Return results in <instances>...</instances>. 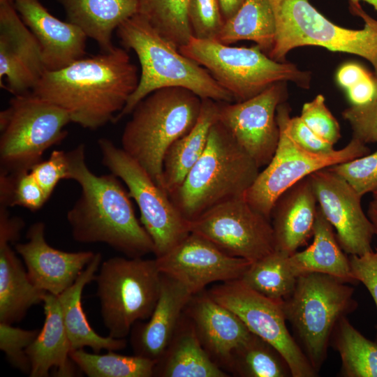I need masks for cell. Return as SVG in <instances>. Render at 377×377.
<instances>
[{
    "label": "cell",
    "mask_w": 377,
    "mask_h": 377,
    "mask_svg": "<svg viewBox=\"0 0 377 377\" xmlns=\"http://www.w3.org/2000/svg\"><path fill=\"white\" fill-rule=\"evenodd\" d=\"M219 101L202 99L201 110L194 127L175 141L163 162V186L169 195L183 182L202 154L212 126L218 120Z\"/></svg>",
    "instance_id": "f546056e"
},
{
    "label": "cell",
    "mask_w": 377,
    "mask_h": 377,
    "mask_svg": "<svg viewBox=\"0 0 377 377\" xmlns=\"http://www.w3.org/2000/svg\"><path fill=\"white\" fill-rule=\"evenodd\" d=\"M288 125L293 139L304 149L315 153H330L335 149L334 145L313 132L300 116L290 117Z\"/></svg>",
    "instance_id": "f6af8a7d"
},
{
    "label": "cell",
    "mask_w": 377,
    "mask_h": 377,
    "mask_svg": "<svg viewBox=\"0 0 377 377\" xmlns=\"http://www.w3.org/2000/svg\"><path fill=\"white\" fill-rule=\"evenodd\" d=\"M68 179L77 182L79 198L66 219L80 243H104L128 258L154 253L150 235L135 216L128 192L114 174L96 175L85 161V146L66 152Z\"/></svg>",
    "instance_id": "7a4b0ae2"
},
{
    "label": "cell",
    "mask_w": 377,
    "mask_h": 377,
    "mask_svg": "<svg viewBox=\"0 0 377 377\" xmlns=\"http://www.w3.org/2000/svg\"><path fill=\"white\" fill-rule=\"evenodd\" d=\"M116 32L124 48L132 50L137 55L140 75L137 88L114 123L130 114L147 95L164 87H184L202 99L235 101L232 96L204 67L182 54L138 15L125 20Z\"/></svg>",
    "instance_id": "3957f363"
},
{
    "label": "cell",
    "mask_w": 377,
    "mask_h": 377,
    "mask_svg": "<svg viewBox=\"0 0 377 377\" xmlns=\"http://www.w3.org/2000/svg\"><path fill=\"white\" fill-rule=\"evenodd\" d=\"M286 83H275L244 101L219 102L218 121L259 168L270 162L278 145L276 114L278 106L286 98Z\"/></svg>",
    "instance_id": "9a60e30c"
},
{
    "label": "cell",
    "mask_w": 377,
    "mask_h": 377,
    "mask_svg": "<svg viewBox=\"0 0 377 377\" xmlns=\"http://www.w3.org/2000/svg\"><path fill=\"white\" fill-rule=\"evenodd\" d=\"M15 0H0V2H13L15 3Z\"/></svg>",
    "instance_id": "f5cc1de1"
},
{
    "label": "cell",
    "mask_w": 377,
    "mask_h": 377,
    "mask_svg": "<svg viewBox=\"0 0 377 377\" xmlns=\"http://www.w3.org/2000/svg\"><path fill=\"white\" fill-rule=\"evenodd\" d=\"M139 79L126 49L115 47L45 71L32 92L64 110L71 122L96 130L114 121Z\"/></svg>",
    "instance_id": "6da1fadb"
},
{
    "label": "cell",
    "mask_w": 377,
    "mask_h": 377,
    "mask_svg": "<svg viewBox=\"0 0 377 377\" xmlns=\"http://www.w3.org/2000/svg\"><path fill=\"white\" fill-rule=\"evenodd\" d=\"M40 45L15 3L0 2V86L13 96L32 91L45 71Z\"/></svg>",
    "instance_id": "ac0fdd59"
},
{
    "label": "cell",
    "mask_w": 377,
    "mask_h": 377,
    "mask_svg": "<svg viewBox=\"0 0 377 377\" xmlns=\"http://www.w3.org/2000/svg\"><path fill=\"white\" fill-rule=\"evenodd\" d=\"M30 172L49 199L59 182L68 179L66 152L61 150L52 151L47 159L36 164Z\"/></svg>",
    "instance_id": "7bdbcfd3"
},
{
    "label": "cell",
    "mask_w": 377,
    "mask_h": 377,
    "mask_svg": "<svg viewBox=\"0 0 377 377\" xmlns=\"http://www.w3.org/2000/svg\"><path fill=\"white\" fill-rule=\"evenodd\" d=\"M64 8L67 21L93 39L103 52L116 47L112 34L125 20L137 13V0H57Z\"/></svg>",
    "instance_id": "4316f807"
},
{
    "label": "cell",
    "mask_w": 377,
    "mask_h": 377,
    "mask_svg": "<svg viewBox=\"0 0 377 377\" xmlns=\"http://www.w3.org/2000/svg\"><path fill=\"white\" fill-rule=\"evenodd\" d=\"M188 18L199 39H216L224 24L217 0H189Z\"/></svg>",
    "instance_id": "ab89813d"
},
{
    "label": "cell",
    "mask_w": 377,
    "mask_h": 377,
    "mask_svg": "<svg viewBox=\"0 0 377 377\" xmlns=\"http://www.w3.org/2000/svg\"><path fill=\"white\" fill-rule=\"evenodd\" d=\"M300 117L317 135L332 145L341 138V129L336 118L325 105V97L319 94L305 103Z\"/></svg>",
    "instance_id": "60d3db41"
},
{
    "label": "cell",
    "mask_w": 377,
    "mask_h": 377,
    "mask_svg": "<svg viewBox=\"0 0 377 377\" xmlns=\"http://www.w3.org/2000/svg\"><path fill=\"white\" fill-rule=\"evenodd\" d=\"M15 7L40 45L46 71L84 57L87 37L79 27L54 17L39 0H15Z\"/></svg>",
    "instance_id": "7402d4cb"
},
{
    "label": "cell",
    "mask_w": 377,
    "mask_h": 377,
    "mask_svg": "<svg viewBox=\"0 0 377 377\" xmlns=\"http://www.w3.org/2000/svg\"><path fill=\"white\" fill-rule=\"evenodd\" d=\"M259 169L217 120L210 128L202 154L169 196L182 216L191 221L218 204L244 197Z\"/></svg>",
    "instance_id": "277c9868"
},
{
    "label": "cell",
    "mask_w": 377,
    "mask_h": 377,
    "mask_svg": "<svg viewBox=\"0 0 377 377\" xmlns=\"http://www.w3.org/2000/svg\"><path fill=\"white\" fill-rule=\"evenodd\" d=\"M333 229L318 206L312 244L289 256L290 267L297 276L318 272L348 283H357L351 274L349 258L341 249Z\"/></svg>",
    "instance_id": "f1b7e54d"
},
{
    "label": "cell",
    "mask_w": 377,
    "mask_h": 377,
    "mask_svg": "<svg viewBox=\"0 0 377 377\" xmlns=\"http://www.w3.org/2000/svg\"><path fill=\"white\" fill-rule=\"evenodd\" d=\"M226 370L241 377L292 376L282 355L253 333L232 353Z\"/></svg>",
    "instance_id": "d6a6232c"
},
{
    "label": "cell",
    "mask_w": 377,
    "mask_h": 377,
    "mask_svg": "<svg viewBox=\"0 0 377 377\" xmlns=\"http://www.w3.org/2000/svg\"><path fill=\"white\" fill-rule=\"evenodd\" d=\"M275 37V17L269 0H245L237 12L224 22L215 40L228 45L239 40H252L268 55Z\"/></svg>",
    "instance_id": "4dcf8cb0"
},
{
    "label": "cell",
    "mask_w": 377,
    "mask_h": 377,
    "mask_svg": "<svg viewBox=\"0 0 377 377\" xmlns=\"http://www.w3.org/2000/svg\"><path fill=\"white\" fill-rule=\"evenodd\" d=\"M367 216L373 224L375 235H377V200L374 199L369 202Z\"/></svg>",
    "instance_id": "681fc988"
},
{
    "label": "cell",
    "mask_w": 377,
    "mask_h": 377,
    "mask_svg": "<svg viewBox=\"0 0 377 377\" xmlns=\"http://www.w3.org/2000/svg\"><path fill=\"white\" fill-rule=\"evenodd\" d=\"M372 193H373L374 199L377 200V190L373 192Z\"/></svg>",
    "instance_id": "816d5d0a"
},
{
    "label": "cell",
    "mask_w": 377,
    "mask_h": 377,
    "mask_svg": "<svg viewBox=\"0 0 377 377\" xmlns=\"http://www.w3.org/2000/svg\"><path fill=\"white\" fill-rule=\"evenodd\" d=\"M179 50L204 67L236 102L251 98L277 82L290 81L305 89L310 85V72L272 59L257 45L231 47L192 36Z\"/></svg>",
    "instance_id": "ba28073f"
},
{
    "label": "cell",
    "mask_w": 377,
    "mask_h": 377,
    "mask_svg": "<svg viewBox=\"0 0 377 377\" xmlns=\"http://www.w3.org/2000/svg\"><path fill=\"white\" fill-rule=\"evenodd\" d=\"M45 225L37 221L27 231V241L15 244L33 284L41 290L59 295L75 281L94 258L90 251L67 252L51 246L45 237Z\"/></svg>",
    "instance_id": "d6986e66"
},
{
    "label": "cell",
    "mask_w": 377,
    "mask_h": 377,
    "mask_svg": "<svg viewBox=\"0 0 377 377\" xmlns=\"http://www.w3.org/2000/svg\"><path fill=\"white\" fill-rule=\"evenodd\" d=\"M353 130V138L364 144L377 142V99L362 105H351L342 112Z\"/></svg>",
    "instance_id": "b9f144b4"
},
{
    "label": "cell",
    "mask_w": 377,
    "mask_h": 377,
    "mask_svg": "<svg viewBox=\"0 0 377 377\" xmlns=\"http://www.w3.org/2000/svg\"><path fill=\"white\" fill-rule=\"evenodd\" d=\"M224 22L232 17L245 0H217Z\"/></svg>",
    "instance_id": "c3c4849f"
},
{
    "label": "cell",
    "mask_w": 377,
    "mask_h": 377,
    "mask_svg": "<svg viewBox=\"0 0 377 377\" xmlns=\"http://www.w3.org/2000/svg\"><path fill=\"white\" fill-rule=\"evenodd\" d=\"M290 256L274 250L252 263L239 279L259 294L282 302L292 294L297 279L290 267Z\"/></svg>",
    "instance_id": "836d02e7"
},
{
    "label": "cell",
    "mask_w": 377,
    "mask_h": 377,
    "mask_svg": "<svg viewBox=\"0 0 377 377\" xmlns=\"http://www.w3.org/2000/svg\"><path fill=\"white\" fill-rule=\"evenodd\" d=\"M102 256L95 253L94 258L80 273L73 284L57 295L71 350L89 347L94 353L102 350H119L126 346L125 339L102 337L90 326L82 304L84 286L94 281L101 264Z\"/></svg>",
    "instance_id": "484cf974"
},
{
    "label": "cell",
    "mask_w": 377,
    "mask_h": 377,
    "mask_svg": "<svg viewBox=\"0 0 377 377\" xmlns=\"http://www.w3.org/2000/svg\"><path fill=\"white\" fill-rule=\"evenodd\" d=\"M68 114L32 91L13 96L0 112V172L30 171L67 136Z\"/></svg>",
    "instance_id": "9c48e42d"
},
{
    "label": "cell",
    "mask_w": 377,
    "mask_h": 377,
    "mask_svg": "<svg viewBox=\"0 0 377 377\" xmlns=\"http://www.w3.org/2000/svg\"><path fill=\"white\" fill-rule=\"evenodd\" d=\"M374 99H377V80H376V94H375Z\"/></svg>",
    "instance_id": "db71d44e"
},
{
    "label": "cell",
    "mask_w": 377,
    "mask_h": 377,
    "mask_svg": "<svg viewBox=\"0 0 377 377\" xmlns=\"http://www.w3.org/2000/svg\"><path fill=\"white\" fill-rule=\"evenodd\" d=\"M376 79L371 74L346 89L347 96L352 105H362L374 100Z\"/></svg>",
    "instance_id": "bcb514c9"
},
{
    "label": "cell",
    "mask_w": 377,
    "mask_h": 377,
    "mask_svg": "<svg viewBox=\"0 0 377 377\" xmlns=\"http://www.w3.org/2000/svg\"><path fill=\"white\" fill-rule=\"evenodd\" d=\"M308 177L318 207L336 230L337 240L343 251L357 256L371 251L375 231L362 207V196L328 168L316 170Z\"/></svg>",
    "instance_id": "e0dca14e"
},
{
    "label": "cell",
    "mask_w": 377,
    "mask_h": 377,
    "mask_svg": "<svg viewBox=\"0 0 377 377\" xmlns=\"http://www.w3.org/2000/svg\"><path fill=\"white\" fill-rule=\"evenodd\" d=\"M347 283L326 274H304L297 276L292 294L282 301L286 321L318 373L327 358L337 323L357 308L354 288Z\"/></svg>",
    "instance_id": "52a82bcc"
},
{
    "label": "cell",
    "mask_w": 377,
    "mask_h": 377,
    "mask_svg": "<svg viewBox=\"0 0 377 377\" xmlns=\"http://www.w3.org/2000/svg\"><path fill=\"white\" fill-rule=\"evenodd\" d=\"M349 261L353 279L367 288L377 309V249L361 256L350 255Z\"/></svg>",
    "instance_id": "ee69618b"
},
{
    "label": "cell",
    "mask_w": 377,
    "mask_h": 377,
    "mask_svg": "<svg viewBox=\"0 0 377 377\" xmlns=\"http://www.w3.org/2000/svg\"><path fill=\"white\" fill-rule=\"evenodd\" d=\"M370 74L361 65L355 63H347L338 70L336 79L340 87L346 90Z\"/></svg>",
    "instance_id": "7dc6e473"
},
{
    "label": "cell",
    "mask_w": 377,
    "mask_h": 377,
    "mask_svg": "<svg viewBox=\"0 0 377 377\" xmlns=\"http://www.w3.org/2000/svg\"><path fill=\"white\" fill-rule=\"evenodd\" d=\"M317 199L309 177L290 186L275 202L270 221L275 250L292 255L313 237Z\"/></svg>",
    "instance_id": "cb8c5ba5"
},
{
    "label": "cell",
    "mask_w": 377,
    "mask_h": 377,
    "mask_svg": "<svg viewBox=\"0 0 377 377\" xmlns=\"http://www.w3.org/2000/svg\"><path fill=\"white\" fill-rule=\"evenodd\" d=\"M208 294L235 313L249 330L273 346L287 362L292 377H314L313 369L286 326L282 302L269 299L240 279L212 286Z\"/></svg>",
    "instance_id": "4fadbf2b"
},
{
    "label": "cell",
    "mask_w": 377,
    "mask_h": 377,
    "mask_svg": "<svg viewBox=\"0 0 377 377\" xmlns=\"http://www.w3.org/2000/svg\"><path fill=\"white\" fill-rule=\"evenodd\" d=\"M45 321L34 341L26 349L31 366L29 376L47 377L52 369L59 377L76 375L57 295L46 293L43 300Z\"/></svg>",
    "instance_id": "d4e9b609"
},
{
    "label": "cell",
    "mask_w": 377,
    "mask_h": 377,
    "mask_svg": "<svg viewBox=\"0 0 377 377\" xmlns=\"http://www.w3.org/2000/svg\"><path fill=\"white\" fill-rule=\"evenodd\" d=\"M193 295L180 283L161 274L159 297L147 323L131 332L135 355L157 362L168 347Z\"/></svg>",
    "instance_id": "603a6c76"
},
{
    "label": "cell",
    "mask_w": 377,
    "mask_h": 377,
    "mask_svg": "<svg viewBox=\"0 0 377 377\" xmlns=\"http://www.w3.org/2000/svg\"><path fill=\"white\" fill-rule=\"evenodd\" d=\"M328 168L346 180L362 197L377 190V151Z\"/></svg>",
    "instance_id": "74e56055"
},
{
    "label": "cell",
    "mask_w": 377,
    "mask_h": 377,
    "mask_svg": "<svg viewBox=\"0 0 377 377\" xmlns=\"http://www.w3.org/2000/svg\"><path fill=\"white\" fill-rule=\"evenodd\" d=\"M154 376L226 377L202 347L189 318L184 315L168 347L156 362Z\"/></svg>",
    "instance_id": "83f0119b"
},
{
    "label": "cell",
    "mask_w": 377,
    "mask_h": 377,
    "mask_svg": "<svg viewBox=\"0 0 377 377\" xmlns=\"http://www.w3.org/2000/svg\"><path fill=\"white\" fill-rule=\"evenodd\" d=\"M47 200L30 171L0 172V206L6 208L18 206L35 212Z\"/></svg>",
    "instance_id": "8d00e7d4"
},
{
    "label": "cell",
    "mask_w": 377,
    "mask_h": 377,
    "mask_svg": "<svg viewBox=\"0 0 377 377\" xmlns=\"http://www.w3.org/2000/svg\"><path fill=\"white\" fill-rule=\"evenodd\" d=\"M290 108L285 103L276 110L279 140L270 162L259 172L244 195L257 212L270 220L274 205L290 186L313 172L369 154L365 144L353 138L342 149L330 153H315L300 146L288 129Z\"/></svg>",
    "instance_id": "8fae6325"
},
{
    "label": "cell",
    "mask_w": 377,
    "mask_h": 377,
    "mask_svg": "<svg viewBox=\"0 0 377 377\" xmlns=\"http://www.w3.org/2000/svg\"><path fill=\"white\" fill-rule=\"evenodd\" d=\"M108 350L105 354L89 353L84 348L72 350L70 357L76 367L89 377H151L156 362L140 355H124Z\"/></svg>",
    "instance_id": "d590c367"
},
{
    "label": "cell",
    "mask_w": 377,
    "mask_h": 377,
    "mask_svg": "<svg viewBox=\"0 0 377 377\" xmlns=\"http://www.w3.org/2000/svg\"><path fill=\"white\" fill-rule=\"evenodd\" d=\"M39 331L37 329L24 330L0 322V349L14 368L26 374H29L31 370L26 349L34 341Z\"/></svg>",
    "instance_id": "f35d334b"
},
{
    "label": "cell",
    "mask_w": 377,
    "mask_h": 377,
    "mask_svg": "<svg viewBox=\"0 0 377 377\" xmlns=\"http://www.w3.org/2000/svg\"><path fill=\"white\" fill-rule=\"evenodd\" d=\"M94 281L109 336L124 339L137 321L149 319L159 297L156 259L112 257L101 263Z\"/></svg>",
    "instance_id": "30bf717a"
},
{
    "label": "cell",
    "mask_w": 377,
    "mask_h": 377,
    "mask_svg": "<svg viewBox=\"0 0 377 377\" xmlns=\"http://www.w3.org/2000/svg\"><path fill=\"white\" fill-rule=\"evenodd\" d=\"M155 259L161 274L180 283L193 295L212 283L241 279L252 263L228 255L208 239L191 232Z\"/></svg>",
    "instance_id": "2e32d148"
},
{
    "label": "cell",
    "mask_w": 377,
    "mask_h": 377,
    "mask_svg": "<svg viewBox=\"0 0 377 377\" xmlns=\"http://www.w3.org/2000/svg\"><path fill=\"white\" fill-rule=\"evenodd\" d=\"M189 229L228 255L251 263L275 250L271 221L255 210L244 197L207 209L189 221Z\"/></svg>",
    "instance_id": "5bb4252c"
},
{
    "label": "cell",
    "mask_w": 377,
    "mask_h": 377,
    "mask_svg": "<svg viewBox=\"0 0 377 377\" xmlns=\"http://www.w3.org/2000/svg\"><path fill=\"white\" fill-rule=\"evenodd\" d=\"M330 345L341 357V376L377 377V343L362 335L346 316L337 323Z\"/></svg>",
    "instance_id": "1f68e13d"
},
{
    "label": "cell",
    "mask_w": 377,
    "mask_h": 377,
    "mask_svg": "<svg viewBox=\"0 0 377 377\" xmlns=\"http://www.w3.org/2000/svg\"><path fill=\"white\" fill-rule=\"evenodd\" d=\"M202 98L189 89H157L134 108L121 135V148L163 189V162L170 145L195 125Z\"/></svg>",
    "instance_id": "5b68a950"
},
{
    "label": "cell",
    "mask_w": 377,
    "mask_h": 377,
    "mask_svg": "<svg viewBox=\"0 0 377 377\" xmlns=\"http://www.w3.org/2000/svg\"><path fill=\"white\" fill-rule=\"evenodd\" d=\"M184 313L205 351L223 370L232 353L251 334L235 313L205 290L192 296Z\"/></svg>",
    "instance_id": "44dd1931"
},
{
    "label": "cell",
    "mask_w": 377,
    "mask_h": 377,
    "mask_svg": "<svg viewBox=\"0 0 377 377\" xmlns=\"http://www.w3.org/2000/svg\"><path fill=\"white\" fill-rule=\"evenodd\" d=\"M24 227L22 219L10 216L0 207V322L22 320L34 305L43 302L46 292L36 287L10 246L19 240Z\"/></svg>",
    "instance_id": "ffe728a7"
},
{
    "label": "cell",
    "mask_w": 377,
    "mask_h": 377,
    "mask_svg": "<svg viewBox=\"0 0 377 377\" xmlns=\"http://www.w3.org/2000/svg\"><path fill=\"white\" fill-rule=\"evenodd\" d=\"M102 163L126 185L137 203L142 225L154 245L156 258L169 251L191 232L189 221L180 213L168 193L122 148L110 140H98Z\"/></svg>",
    "instance_id": "7c38bea8"
},
{
    "label": "cell",
    "mask_w": 377,
    "mask_h": 377,
    "mask_svg": "<svg viewBox=\"0 0 377 377\" xmlns=\"http://www.w3.org/2000/svg\"><path fill=\"white\" fill-rule=\"evenodd\" d=\"M361 1L370 4L377 11V0H349V3L350 4L360 3Z\"/></svg>",
    "instance_id": "f907efd6"
},
{
    "label": "cell",
    "mask_w": 377,
    "mask_h": 377,
    "mask_svg": "<svg viewBox=\"0 0 377 377\" xmlns=\"http://www.w3.org/2000/svg\"><path fill=\"white\" fill-rule=\"evenodd\" d=\"M137 15L177 48L193 36L189 0H137Z\"/></svg>",
    "instance_id": "e575fe53"
},
{
    "label": "cell",
    "mask_w": 377,
    "mask_h": 377,
    "mask_svg": "<svg viewBox=\"0 0 377 377\" xmlns=\"http://www.w3.org/2000/svg\"><path fill=\"white\" fill-rule=\"evenodd\" d=\"M276 22V37L268 54L272 59L285 62L294 48L316 45L331 51L358 55L372 65L377 80V20L368 15L360 3L350 4V11L364 22L362 29L337 25L319 13L309 0H269Z\"/></svg>",
    "instance_id": "8992f818"
}]
</instances>
